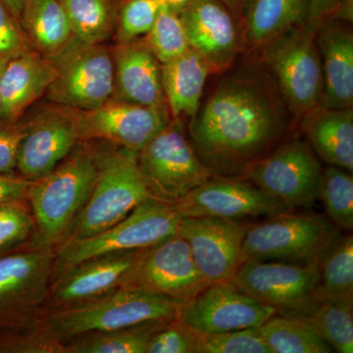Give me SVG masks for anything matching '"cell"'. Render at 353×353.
Returning <instances> with one entry per match:
<instances>
[{
    "instance_id": "obj_12",
    "label": "cell",
    "mask_w": 353,
    "mask_h": 353,
    "mask_svg": "<svg viewBox=\"0 0 353 353\" xmlns=\"http://www.w3.org/2000/svg\"><path fill=\"white\" fill-rule=\"evenodd\" d=\"M182 217L236 220L290 212L279 201L243 176H213L174 205Z\"/></svg>"
},
{
    "instance_id": "obj_5",
    "label": "cell",
    "mask_w": 353,
    "mask_h": 353,
    "mask_svg": "<svg viewBox=\"0 0 353 353\" xmlns=\"http://www.w3.org/2000/svg\"><path fill=\"white\" fill-rule=\"evenodd\" d=\"M317 30L306 22L250 53L270 73L296 124L321 105L323 75L316 43Z\"/></svg>"
},
{
    "instance_id": "obj_13",
    "label": "cell",
    "mask_w": 353,
    "mask_h": 353,
    "mask_svg": "<svg viewBox=\"0 0 353 353\" xmlns=\"http://www.w3.org/2000/svg\"><path fill=\"white\" fill-rule=\"evenodd\" d=\"M74 112L81 141L99 139L137 152L172 120L168 108L117 99L97 108Z\"/></svg>"
},
{
    "instance_id": "obj_27",
    "label": "cell",
    "mask_w": 353,
    "mask_h": 353,
    "mask_svg": "<svg viewBox=\"0 0 353 353\" xmlns=\"http://www.w3.org/2000/svg\"><path fill=\"white\" fill-rule=\"evenodd\" d=\"M161 69L165 99L172 119H190L199 109L208 79L212 75L210 67L199 53L189 48L180 57L161 64Z\"/></svg>"
},
{
    "instance_id": "obj_36",
    "label": "cell",
    "mask_w": 353,
    "mask_h": 353,
    "mask_svg": "<svg viewBox=\"0 0 353 353\" xmlns=\"http://www.w3.org/2000/svg\"><path fill=\"white\" fill-rule=\"evenodd\" d=\"M196 353H270L256 328L199 334Z\"/></svg>"
},
{
    "instance_id": "obj_9",
    "label": "cell",
    "mask_w": 353,
    "mask_h": 353,
    "mask_svg": "<svg viewBox=\"0 0 353 353\" xmlns=\"http://www.w3.org/2000/svg\"><path fill=\"white\" fill-rule=\"evenodd\" d=\"M57 75L44 97L74 110H90L112 101L115 72L112 48L76 41L53 60Z\"/></svg>"
},
{
    "instance_id": "obj_26",
    "label": "cell",
    "mask_w": 353,
    "mask_h": 353,
    "mask_svg": "<svg viewBox=\"0 0 353 353\" xmlns=\"http://www.w3.org/2000/svg\"><path fill=\"white\" fill-rule=\"evenodd\" d=\"M20 24L29 50L52 61L77 41L61 0H25Z\"/></svg>"
},
{
    "instance_id": "obj_1",
    "label": "cell",
    "mask_w": 353,
    "mask_h": 353,
    "mask_svg": "<svg viewBox=\"0 0 353 353\" xmlns=\"http://www.w3.org/2000/svg\"><path fill=\"white\" fill-rule=\"evenodd\" d=\"M219 75L190 118L189 139L214 175L241 176L284 143L296 122L254 54Z\"/></svg>"
},
{
    "instance_id": "obj_35",
    "label": "cell",
    "mask_w": 353,
    "mask_h": 353,
    "mask_svg": "<svg viewBox=\"0 0 353 353\" xmlns=\"http://www.w3.org/2000/svg\"><path fill=\"white\" fill-rule=\"evenodd\" d=\"M164 6L163 0H122L114 38L127 43L145 36Z\"/></svg>"
},
{
    "instance_id": "obj_3",
    "label": "cell",
    "mask_w": 353,
    "mask_h": 353,
    "mask_svg": "<svg viewBox=\"0 0 353 353\" xmlns=\"http://www.w3.org/2000/svg\"><path fill=\"white\" fill-rule=\"evenodd\" d=\"M97 174L87 203L68 241L82 240L124 219L150 194L137 163V152L114 145L94 148Z\"/></svg>"
},
{
    "instance_id": "obj_7",
    "label": "cell",
    "mask_w": 353,
    "mask_h": 353,
    "mask_svg": "<svg viewBox=\"0 0 353 353\" xmlns=\"http://www.w3.org/2000/svg\"><path fill=\"white\" fill-rule=\"evenodd\" d=\"M292 212L270 216L260 224L248 226L243 241V263L250 260L317 261L340 238L341 230L329 218Z\"/></svg>"
},
{
    "instance_id": "obj_17",
    "label": "cell",
    "mask_w": 353,
    "mask_h": 353,
    "mask_svg": "<svg viewBox=\"0 0 353 353\" xmlns=\"http://www.w3.org/2000/svg\"><path fill=\"white\" fill-rule=\"evenodd\" d=\"M208 285L194 263L189 243L176 234L145 250L127 287L183 303Z\"/></svg>"
},
{
    "instance_id": "obj_2",
    "label": "cell",
    "mask_w": 353,
    "mask_h": 353,
    "mask_svg": "<svg viewBox=\"0 0 353 353\" xmlns=\"http://www.w3.org/2000/svg\"><path fill=\"white\" fill-rule=\"evenodd\" d=\"M182 303L132 287H122L48 316L46 330L58 340L108 333L150 322L176 319Z\"/></svg>"
},
{
    "instance_id": "obj_20",
    "label": "cell",
    "mask_w": 353,
    "mask_h": 353,
    "mask_svg": "<svg viewBox=\"0 0 353 353\" xmlns=\"http://www.w3.org/2000/svg\"><path fill=\"white\" fill-rule=\"evenodd\" d=\"M50 267L48 250L0 255V332L43 301Z\"/></svg>"
},
{
    "instance_id": "obj_30",
    "label": "cell",
    "mask_w": 353,
    "mask_h": 353,
    "mask_svg": "<svg viewBox=\"0 0 353 353\" xmlns=\"http://www.w3.org/2000/svg\"><path fill=\"white\" fill-rule=\"evenodd\" d=\"M315 303L353 299V236H340L323 255Z\"/></svg>"
},
{
    "instance_id": "obj_41",
    "label": "cell",
    "mask_w": 353,
    "mask_h": 353,
    "mask_svg": "<svg viewBox=\"0 0 353 353\" xmlns=\"http://www.w3.org/2000/svg\"><path fill=\"white\" fill-rule=\"evenodd\" d=\"M353 0H310L307 23L319 28L332 19L352 22Z\"/></svg>"
},
{
    "instance_id": "obj_16",
    "label": "cell",
    "mask_w": 353,
    "mask_h": 353,
    "mask_svg": "<svg viewBox=\"0 0 353 353\" xmlns=\"http://www.w3.org/2000/svg\"><path fill=\"white\" fill-rule=\"evenodd\" d=\"M51 104L26 121L16 170L30 182L54 170L81 141L73 109Z\"/></svg>"
},
{
    "instance_id": "obj_28",
    "label": "cell",
    "mask_w": 353,
    "mask_h": 353,
    "mask_svg": "<svg viewBox=\"0 0 353 353\" xmlns=\"http://www.w3.org/2000/svg\"><path fill=\"white\" fill-rule=\"evenodd\" d=\"M270 353H330L334 350L303 318L276 314L257 327Z\"/></svg>"
},
{
    "instance_id": "obj_14",
    "label": "cell",
    "mask_w": 353,
    "mask_h": 353,
    "mask_svg": "<svg viewBox=\"0 0 353 353\" xmlns=\"http://www.w3.org/2000/svg\"><path fill=\"white\" fill-rule=\"evenodd\" d=\"M276 314L275 308L225 282L209 285L183 303L178 318L196 333L211 334L257 328Z\"/></svg>"
},
{
    "instance_id": "obj_22",
    "label": "cell",
    "mask_w": 353,
    "mask_h": 353,
    "mask_svg": "<svg viewBox=\"0 0 353 353\" xmlns=\"http://www.w3.org/2000/svg\"><path fill=\"white\" fill-rule=\"evenodd\" d=\"M352 22L332 19L322 23L316 34L323 75L321 106L353 108Z\"/></svg>"
},
{
    "instance_id": "obj_15",
    "label": "cell",
    "mask_w": 353,
    "mask_h": 353,
    "mask_svg": "<svg viewBox=\"0 0 353 353\" xmlns=\"http://www.w3.org/2000/svg\"><path fill=\"white\" fill-rule=\"evenodd\" d=\"M248 228L236 220L182 217L178 234L189 243L202 278L212 285L231 282L240 270Z\"/></svg>"
},
{
    "instance_id": "obj_31",
    "label": "cell",
    "mask_w": 353,
    "mask_h": 353,
    "mask_svg": "<svg viewBox=\"0 0 353 353\" xmlns=\"http://www.w3.org/2000/svg\"><path fill=\"white\" fill-rule=\"evenodd\" d=\"M301 318L311 323L336 352H353V299L316 303Z\"/></svg>"
},
{
    "instance_id": "obj_24",
    "label": "cell",
    "mask_w": 353,
    "mask_h": 353,
    "mask_svg": "<svg viewBox=\"0 0 353 353\" xmlns=\"http://www.w3.org/2000/svg\"><path fill=\"white\" fill-rule=\"evenodd\" d=\"M306 141L323 162L353 171V109L320 105L299 121Z\"/></svg>"
},
{
    "instance_id": "obj_38",
    "label": "cell",
    "mask_w": 353,
    "mask_h": 353,
    "mask_svg": "<svg viewBox=\"0 0 353 353\" xmlns=\"http://www.w3.org/2000/svg\"><path fill=\"white\" fill-rule=\"evenodd\" d=\"M199 334L176 318L153 334L146 353H196Z\"/></svg>"
},
{
    "instance_id": "obj_33",
    "label": "cell",
    "mask_w": 353,
    "mask_h": 353,
    "mask_svg": "<svg viewBox=\"0 0 353 353\" xmlns=\"http://www.w3.org/2000/svg\"><path fill=\"white\" fill-rule=\"evenodd\" d=\"M334 226L353 228V176L352 172L328 165L323 169L319 197Z\"/></svg>"
},
{
    "instance_id": "obj_8",
    "label": "cell",
    "mask_w": 353,
    "mask_h": 353,
    "mask_svg": "<svg viewBox=\"0 0 353 353\" xmlns=\"http://www.w3.org/2000/svg\"><path fill=\"white\" fill-rule=\"evenodd\" d=\"M137 163L150 196L173 206L215 176L197 155L182 120L172 119L139 150Z\"/></svg>"
},
{
    "instance_id": "obj_23",
    "label": "cell",
    "mask_w": 353,
    "mask_h": 353,
    "mask_svg": "<svg viewBox=\"0 0 353 353\" xmlns=\"http://www.w3.org/2000/svg\"><path fill=\"white\" fill-rule=\"evenodd\" d=\"M57 75L52 60L28 50L9 59L0 81V124L19 122L34 102L44 97Z\"/></svg>"
},
{
    "instance_id": "obj_34",
    "label": "cell",
    "mask_w": 353,
    "mask_h": 353,
    "mask_svg": "<svg viewBox=\"0 0 353 353\" xmlns=\"http://www.w3.org/2000/svg\"><path fill=\"white\" fill-rule=\"evenodd\" d=\"M143 39L161 64L180 57L190 48L180 14L167 7L161 9Z\"/></svg>"
},
{
    "instance_id": "obj_29",
    "label": "cell",
    "mask_w": 353,
    "mask_h": 353,
    "mask_svg": "<svg viewBox=\"0 0 353 353\" xmlns=\"http://www.w3.org/2000/svg\"><path fill=\"white\" fill-rule=\"evenodd\" d=\"M122 0H61L77 41L105 43L115 34Z\"/></svg>"
},
{
    "instance_id": "obj_6",
    "label": "cell",
    "mask_w": 353,
    "mask_h": 353,
    "mask_svg": "<svg viewBox=\"0 0 353 353\" xmlns=\"http://www.w3.org/2000/svg\"><path fill=\"white\" fill-rule=\"evenodd\" d=\"M181 219L173 205L150 197L103 232L82 240L67 241L58 252L55 277L94 257L152 248L178 234Z\"/></svg>"
},
{
    "instance_id": "obj_44",
    "label": "cell",
    "mask_w": 353,
    "mask_h": 353,
    "mask_svg": "<svg viewBox=\"0 0 353 353\" xmlns=\"http://www.w3.org/2000/svg\"><path fill=\"white\" fill-rule=\"evenodd\" d=\"M192 0H163L164 6L174 12L180 14L183 9L189 6Z\"/></svg>"
},
{
    "instance_id": "obj_21",
    "label": "cell",
    "mask_w": 353,
    "mask_h": 353,
    "mask_svg": "<svg viewBox=\"0 0 353 353\" xmlns=\"http://www.w3.org/2000/svg\"><path fill=\"white\" fill-rule=\"evenodd\" d=\"M115 94L113 99L139 105L167 108L161 63L143 39L112 46Z\"/></svg>"
},
{
    "instance_id": "obj_19",
    "label": "cell",
    "mask_w": 353,
    "mask_h": 353,
    "mask_svg": "<svg viewBox=\"0 0 353 353\" xmlns=\"http://www.w3.org/2000/svg\"><path fill=\"white\" fill-rule=\"evenodd\" d=\"M146 250L102 255L76 265L55 279L53 303L68 307L127 287Z\"/></svg>"
},
{
    "instance_id": "obj_32",
    "label": "cell",
    "mask_w": 353,
    "mask_h": 353,
    "mask_svg": "<svg viewBox=\"0 0 353 353\" xmlns=\"http://www.w3.org/2000/svg\"><path fill=\"white\" fill-rule=\"evenodd\" d=\"M165 323L150 322L108 333L88 334L69 350L77 353H146L153 334Z\"/></svg>"
},
{
    "instance_id": "obj_11",
    "label": "cell",
    "mask_w": 353,
    "mask_h": 353,
    "mask_svg": "<svg viewBox=\"0 0 353 353\" xmlns=\"http://www.w3.org/2000/svg\"><path fill=\"white\" fill-rule=\"evenodd\" d=\"M320 261L308 263L250 260L241 265L231 283L278 314L301 317L315 303Z\"/></svg>"
},
{
    "instance_id": "obj_40",
    "label": "cell",
    "mask_w": 353,
    "mask_h": 353,
    "mask_svg": "<svg viewBox=\"0 0 353 353\" xmlns=\"http://www.w3.org/2000/svg\"><path fill=\"white\" fill-rule=\"evenodd\" d=\"M26 126V121L21 120L15 124H0V175L14 176Z\"/></svg>"
},
{
    "instance_id": "obj_4",
    "label": "cell",
    "mask_w": 353,
    "mask_h": 353,
    "mask_svg": "<svg viewBox=\"0 0 353 353\" xmlns=\"http://www.w3.org/2000/svg\"><path fill=\"white\" fill-rule=\"evenodd\" d=\"M97 174L94 148L70 153L48 175L30 182L31 203L41 243L50 245L70 231L87 203Z\"/></svg>"
},
{
    "instance_id": "obj_18",
    "label": "cell",
    "mask_w": 353,
    "mask_h": 353,
    "mask_svg": "<svg viewBox=\"0 0 353 353\" xmlns=\"http://www.w3.org/2000/svg\"><path fill=\"white\" fill-rule=\"evenodd\" d=\"M190 48L210 67L212 75L231 68L241 50V25L219 0H192L180 13Z\"/></svg>"
},
{
    "instance_id": "obj_42",
    "label": "cell",
    "mask_w": 353,
    "mask_h": 353,
    "mask_svg": "<svg viewBox=\"0 0 353 353\" xmlns=\"http://www.w3.org/2000/svg\"><path fill=\"white\" fill-rule=\"evenodd\" d=\"M29 185L30 181L21 176L0 175V203L24 199Z\"/></svg>"
},
{
    "instance_id": "obj_37",
    "label": "cell",
    "mask_w": 353,
    "mask_h": 353,
    "mask_svg": "<svg viewBox=\"0 0 353 353\" xmlns=\"http://www.w3.org/2000/svg\"><path fill=\"white\" fill-rule=\"evenodd\" d=\"M32 227L31 215L20 201L0 203V254L24 241Z\"/></svg>"
},
{
    "instance_id": "obj_10",
    "label": "cell",
    "mask_w": 353,
    "mask_h": 353,
    "mask_svg": "<svg viewBox=\"0 0 353 353\" xmlns=\"http://www.w3.org/2000/svg\"><path fill=\"white\" fill-rule=\"evenodd\" d=\"M322 170L307 141L292 139L250 165L241 176L294 208L317 201Z\"/></svg>"
},
{
    "instance_id": "obj_43",
    "label": "cell",
    "mask_w": 353,
    "mask_h": 353,
    "mask_svg": "<svg viewBox=\"0 0 353 353\" xmlns=\"http://www.w3.org/2000/svg\"><path fill=\"white\" fill-rule=\"evenodd\" d=\"M219 1L222 2L234 14V17L238 19L241 25V18H243V13H245L250 0H219Z\"/></svg>"
},
{
    "instance_id": "obj_39",
    "label": "cell",
    "mask_w": 353,
    "mask_h": 353,
    "mask_svg": "<svg viewBox=\"0 0 353 353\" xmlns=\"http://www.w3.org/2000/svg\"><path fill=\"white\" fill-rule=\"evenodd\" d=\"M28 50L20 21L0 0V58L9 60Z\"/></svg>"
},
{
    "instance_id": "obj_45",
    "label": "cell",
    "mask_w": 353,
    "mask_h": 353,
    "mask_svg": "<svg viewBox=\"0 0 353 353\" xmlns=\"http://www.w3.org/2000/svg\"><path fill=\"white\" fill-rule=\"evenodd\" d=\"M1 1L12 11L14 15L20 21L21 13H22L25 0H1Z\"/></svg>"
},
{
    "instance_id": "obj_46",
    "label": "cell",
    "mask_w": 353,
    "mask_h": 353,
    "mask_svg": "<svg viewBox=\"0 0 353 353\" xmlns=\"http://www.w3.org/2000/svg\"><path fill=\"white\" fill-rule=\"evenodd\" d=\"M7 61L8 60L0 58V81H1L2 72H3L4 66H6ZM0 111H1V94H0Z\"/></svg>"
},
{
    "instance_id": "obj_25",
    "label": "cell",
    "mask_w": 353,
    "mask_h": 353,
    "mask_svg": "<svg viewBox=\"0 0 353 353\" xmlns=\"http://www.w3.org/2000/svg\"><path fill=\"white\" fill-rule=\"evenodd\" d=\"M310 0H250L241 22L243 50L256 52L272 39L307 22Z\"/></svg>"
}]
</instances>
